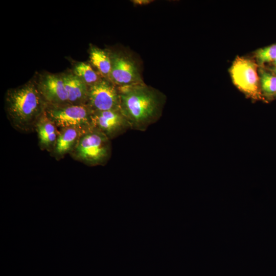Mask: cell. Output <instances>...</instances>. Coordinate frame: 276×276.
<instances>
[{
	"label": "cell",
	"mask_w": 276,
	"mask_h": 276,
	"mask_svg": "<svg viewBox=\"0 0 276 276\" xmlns=\"http://www.w3.org/2000/svg\"><path fill=\"white\" fill-rule=\"evenodd\" d=\"M274 64L276 65V58H275V59L274 61Z\"/></svg>",
	"instance_id": "obj_18"
},
{
	"label": "cell",
	"mask_w": 276,
	"mask_h": 276,
	"mask_svg": "<svg viewBox=\"0 0 276 276\" xmlns=\"http://www.w3.org/2000/svg\"><path fill=\"white\" fill-rule=\"evenodd\" d=\"M118 87L105 79L88 87L87 104L92 111L120 109Z\"/></svg>",
	"instance_id": "obj_7"
},
{
	"label": "cell",
	"mask_w": 276,
	"mask_h": 276,
	"mask_svg": "<svg viewBox=\"0 0 276 276\" xmlns=\"http://www.w3.org/2000/svg\"><path fill=\"white\" fill-rule=\"evenodd\" d=\"M35 130L37 133L40 149L51 152L58 137L59 130L54 122L46 115L45 111L37 121Z\"/></svg>",
	"instance_id": "obj_11"
},
{
	"label": "cell",
	"mask_w": 276,
	"mask_h": 276,
	"mask_svg": "<svg viewBox=\"0 0 276 276\" xmlns=\"http://www.w3.org/2000/svg\"><path fill=\"white\" fill-rule=\"evenodd\" d=\"M111 154L110 140L93 129L83 133L70 154L75 159L89 166L104 165Z\"/></svg>",
	"instance_id": "obj_3"
},
{
	"label": "cell",
	"mask_w": 276,
	"mask_h": 276,
	"mask_svg": "<svg viewBox=\"0 0 276 276\" xmlns=\"http://www.w3.org/2000/svg\"><path fill=\"white\" fill-rule=\"evenodd\" d=\"M89 59L91 65L97 70L102 77L109 81L111 70L110 53L91 45L89 50Z\"/></svg>",
	"instance_id": "obj_13"
},
{
	"label": "cell",
	"mask_w": 276,
	"mask_h": 276,
	"mask_svg": "<svg viewBox=\"0 0 276 276\" xmlns=\"http://www.w3.org/2000/svg\"><path fill=\"white\" fill-rule=\"evenodd\" d=\"M120 110L131 129L145 131L162 115L166 96L144 83L118 87Z\"/></svg>",
	"instance_id": "obj_1"
},
{
	"label": "cell",
	"mask_w": 276,
	"mask_h": 276,
	"mask_svg": "<svg viewBox=\"0 0 276 276\" xmlns=\"http://www.w3.org/2000/svg\"><path fill=\"white\" fill-rule=\"evenodd\" d=\"M45 114L59 130L74 128L86 132L93 129L92 110L87 104L47 105Z\"/></svg>",
	"instance_id": "obj_4"
},
{
	"label": "cell",
	"mask_w": 276,
	"mask_h": 276,
	"mask_svg": "<svg viewBox=\"0 0 276 276\" xmlns=\"http://www.w3.org/2000/svg\"><path fill=\"white\" fill-rule=\"evenodd\" d=\"M131 1L133 4L139 5H147L153 2V1L151 0H133Z\"/></svg>",
	"instance_id": "obj_17"
},
{
	"label": "cell",
	"mask_w": 276,
	"mask_h": 276,
	"mask_svg": "<svg viewBox=\"0 0 276 276\" xmlns=\"http://www.w3.org/2000/svg\"><path fill=\"white\" fill-rule=\"evenodd\" d=\"M258 64L253 59L238 56L229 69L234 85L254 100L266 102L260 87Z\"/></svg>",
	"instance_id": "obj_5"
},
{
	"label": "cell",
	"mask_w": 276,
	"mask_h": 276,
	"mask_svg": "<svg viewBox=\"0 0 276 276\" xmlns=\"http://www.w3.org/2000/svg\"><path fill=\"white\" fill-rule=\"evenodd\" d=\"M91 124L93 129L110 140L131 129L128 121L120 109L92 111Z\"/></svg>",
	"instance_id": "obj_8"
},
{
	"label": "cell",
	"mask_w": 276,
	"mask_h": 276,
	"mask_svg": "<svg viewBox=\"0 0 276 276\" xmlns=\"http://www.w3.org/2000/svg\"><path fill=\"white\" fill-rule=\"evenodd\" d=\"M68 103L87 104L88 94V86L74 74L62 76Z\"/></svg>",
	"instance_id": "obj_12"
},
{
	"label": "cell",
	"mask_w": 276,
	"mask_h": 276,
	"mask_svg": "<svg viewBox=\"0 0 276 276\" xmlns=\"http://www.w3.org/2000/svg\"><path fill=\"white\" fill-rule=\"evenodd\" d=\"M111 70L109 81L117 87L144 83L140 65L133 56L126 51L109 53Z\"/></svg>",
	"instance_id": "obj_6"
},
{
	"label": "cell",
	"mask_w": 276,
	"mask_h": 276,
	"mask_svg": "<svg viewBox=\"0 0 276 276\" xmlns=\"http://www.w3.org/2000/svg\"><path fill=\"white\" fill-rule=\"evenodd\" d=\"M259 71L262 93L266 101L271 100L276 95V76L261 68Z\"/></svg>",
	"instance_id": "obj_15"
},
{
	"label": "cell",
	"mask_w": 276,
	"mask_h": 276,
	"mask_svg": "<svg viewBox=\"0 0 276 276\" xmlns=\"http://www.w3.org/2000/svg\"><path fill=\"white\" fill-rule=\"evenodd\" d=\"M74 74L81 79L89 87L103 78L96 72L89 63L81 62L74 68Z\"/></svg>",
	"instance_id": "obj_14"
},
{
	"label": "cell",
	"mask_w": 276,
	"mask_h": 276,
	"mask_svg": "<svg viewBox=\"0 0 276 276\" xmlns=\"http://www.w3.org/2000/svg\"><path fill=\"white\" fill-rule=\"evenodd\" d=\"M275 98H276V95H275Z\"/></svg>",
	"instance_id": "obj_20"
},
{
	"label": "cell",
	"mask_w": 276,
	"mask_h": 276,
	"mask_svg": "<svg viewBox=\"0 0 276 276\" xmlns=\"http://www.w3.org/2000/svg\"><path fill=\"white\" fill-rule=\"evenodd\" d=\"M255 56L260 65L274 61L276 58V44L261 48L255 52Z\"/></svg>",
	"instance_id": "obj_16"
},
{
	"label": "cell",
	"mask_w": 276,
	"mask_h": 276,
	"mask_svg": "<svg viewBox=\"0 0 276 276\" xmlns=\"http://www.w3.org/2000/svg\"><path fill=\"white\" fill-rule=\"evenodd\" d=\"M274 73L276 74V68H274Z\"/></svg>",
	"instance_id": "obj_19"
},
{
	"label": "cell",
	"mask_w": 276,
	"mask_h": 276,
	"mask_svg": "<svg viewBox=\"0 0 276 276\" xmlns=\"http://www.w3.org/2000/svg\"><path fill=\"white\" fill-rule=\"evenodd\" d=\"M59 130L58 137L51 152V155L58 160L63 158L67 154H70L81 136L85 133L74 128H67Z\"/></svg>",
	"instance_id": "obj_10"
},
{
	"label": "cell",
	"mask_w": 276,
	"mask_h": 276,
	"mask_svg": "<svg viewBox=\"0 0 276 276\" xmlns=\"http://www.w3.org/2000/svg\"><path fill=\"white\" fill-rule=\"evenodd\" d=\"M8 118L12 126L21 132L35 130L47 106L37 86L28 83L9 90L5 97Z\"/></svg>",
	"instance_id": "obj_2"
},
{
	"label": "cell",
	"mask_w": 276,
	"mask_h": 276,
	"mask_svg": "<svg viewBox=\"0 0 276 276\" xmlns=\"http://www.w3.org/2000/svg\"><path fill=\"white\" fill-rule=\"evenodd\" d=\"M37 86L47 105H60L68 103L62 76L47 74L41 78Z\"/></svg>",
	"instance_id": "obj_9"
}]
</instances>
